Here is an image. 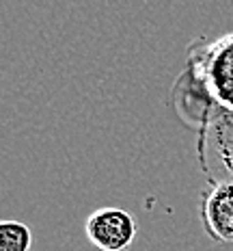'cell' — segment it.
<instances>
[{"label":"cell","instance_id":"obj_3","mask_svg":"<svg viewBox=\"0 0 233 251\" xmlns=\"http://www.w3.org/2000/svg\"><path fill=\"white\" fill-rule=\"evenodd\" d=\"M85 234L100 251H127L138 234V226L127 210L97 208L86 217Z\"/></svg>","mask_w":233,"mask_h":251},{"label":"cell","instance_id":"obj_4","mask_svg":"<svg viewBox=\"0 0 233 251\" xmlns=\"http://www.w3.org/2000/svg\"><path fill=\"white\" fill-rule=\"evenodd\" d=\"M199 217L214 243H233V182H207L201 191Z\"/></svg>","mask_w":233,"mask_h":251},{"label":"cell","instance_id":"obj_2","mask_svg":"<svg viewBox=\"0 0 233 251\" xmlns=\"http://www.w3.org/2000/svg\"><path fill=\"white\" fill-rule=\"evenodd\" d=\"M196 158L207 182H233V113L205 108L196 132Z\"/></svg>","mask_w":233,"mask_h":251},{"label":"cell","instance_id":"obj_1","mask_svg":"<svg viewBox=\"0 0 233 251\" xmlns=\"http://www.w3.org/2000/svg\"><path fill=\"white\" fill-rule=\"evenodd\" d=\"M184 78L203 93L205 106L233 113V33L190 44Z\"/></svg>","mask_w":233,"mask_h":251},{"label":"cell","instance_id":"obj_5","mask_svg":"<svg viewBox=\"0 0 233 251\" xmlns=\"http://www.w3.org/2000/svg\"><path fill=\"white\" fill-rule=\"evenodd\" d=\"M33 249V232L22 221L0 223V251H30Z\"/></svg>","mask_w":233,"mask_h":251}]
</instances>
